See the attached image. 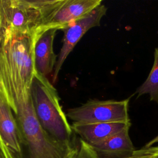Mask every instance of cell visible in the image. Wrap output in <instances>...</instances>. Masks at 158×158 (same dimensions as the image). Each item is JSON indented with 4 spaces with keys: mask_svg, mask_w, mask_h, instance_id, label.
Here are the masks:
<instances>
[{
    "mask_svg": "<svg viewBox=\"0 0 158 158\" xmlns=\"http://www.w3.org/2000/svg\"><path fill=\"white\" fill-rule=\"evenodd\" d=\"M35 36H15L0 42V96L15 114L17 107L30 94L36 73Z\"/></svg>",
    "mask_w": 158,
    "mask_h": 158,
    "instance_id": "obj_1",
    "label": "cell"
},
{
    "mask_svg": "<svg viewBox=\"0 0 158 158\" xmlns=\"http://www.w3.org/2000/svg\"><path fill=\"white\" fill-rule=\"evenodd\" d=\"M64 0H1L0 42L15 36H34Z\"/></svg>",
    "mask_w": 158,
    "mask_h": 158,
    "instance_id": "obj_2",
    "label": "cell"
},
{
    "mask_svg": "<svg viewBox=\"0 0 158 158\" xmlns=\"http://www.w3.org/2000/svg\"><path fill=\"white\" fill-rule=\"evenodd\" d=\"M15 115L21 133L23 158H70L75 144L58 141L42 127L30 94L19 103Z\"/></svg>",
    "mask_w": 158,
    "mask_h": 158,
    "instance_id": "obj_3",
    "label": "cell"
},
{
    "mask_svg": "<svg viewBox=\"0 0 158 158\" xmlns=\"http://www.w3.org/2000/svg\"><path fill=\"white\" fill-rule=\"evenodd\" d=\"M30 96L35 115L42 127L53 138L64 143L73 144V130L60 103V97L53 85L36 71Z\"/></svg>",
    "mask_w": 158,
    "mask_h": 158,
    "instance_id": "obj_4",
    "label": "cell"
},
{
    "mask_svg": "<svg viewBox=\"0 0 158 158\" xmlns=\"http://www.w3.org/2000/svg\"><path fill=\"white\" fill-rule=\"evenodd\" d=\"M129 101V98L121 101L89 99L80 106L68 109L66 115L73 123L78 124L130 122Z\"/></svg>",
    "mask_w": 158,
    "mask_h": 158,
    "instance_id": "obj_5",
    "label": "cell"
},
{
    "mask_svg": "<svg viewBox=\"0 0 158 158\" xmlns=\"http://www.w3.org/2000/svg\"><path fill=\"white\" fill-rule=\"evenodd\" d=\"M107 9L106 6L101 4L85 17L72 22L62 30L64 31L63 43L54 70L53 83L57 80L59 71L69 54L89 29L100 25L101 19L106 14Z\"/></svg>",
    "mask_w": 158,
    "mask_h": 158,
    "instance_id": "obj_6",
    "label": "cell"
},
{
    "mask_svg": "<svg viewBox=\"0 0 158 158\" xmlns=\"http://www.w3.org/2000/svg\"><path fill=\"white\" fill-rule=\"evenodd\" d=\"M14 112L0 96V146L4 158H23L22 136Z\"/></svg>",
    "mask_w": 158,
    "mask_h": 158,
    "instance_id": "obj_7",
    "label": "cell"
},
{
    "mask_svg": "<svg viewBox=\"0 0 158 158\" xmlns=\"http://www.w3.org/2000/svg\"><path fill=\"white\" fill-rule=\"evenodd\" d=\"M102 2L101 0H64L41 31L52 28L63 30L72 22L89 14Z\"/></svg>",
    "mask_w": 158,
    "mask_h": 158,
    "instance_id": "obj_8",
    "label": "cell"
},
{
    "mask_svg": "<svg viewBox=\"0 0 158 158\" xmlns=\"http://www.w3.org/2000/svg\"><path fill=\"white\" fill-rule=\"evenodd\" d=\"M57 29L48 28L35 35L34 59L36 70L46 77L54 70L56 56L53 49V43Z\"/></svg>",
    "mask_w": 158,
    "mask_h": 158,
    "instance_id": "obj_9",
    "label": "cell"
},
{
    "mask_svg": "<svg viewBox=\"0 0 158 158\" xmlns=\"http://www.w3.org/2000/svg\"><path fill=\"white\" fill-rule=\"evenodd\" d=\"M131 122H102L88 124L72 123V130L89 146L98 144L109 138L130 128Z\"/></svg>",
    "mask_w": 158,
    "mask_h": 158,
    "instance_id": "obj_10",
    "label": "cell"
},
{
    "mask_svg": "<svg viewBox=\"0 0 158 158\" xmlns=\"http://www.w3.org/2000/svg\"><path fill=\"white\" fill-rule=\"evenodd\" d=\"M127 128L108 139L91 146L98 158H129L136 149Z\"/></svg>",
    "mask_w": 158,
    "mask_h": 158,
    "instance_id": "obj_11",
    "label": "cell"
},
{
    "mask_svg": "<svg viewBox=\"0 0 158 158\" xmlns=\"http://www.w3.org/2000/svg\"><path fill=\"white\" fill-rule=\"evenodd\" d=\"M137 98L149 94L150 101L158 102V47L154 50V63L148 77L136 91Z\"/></svg>",
    "mask_w": 158,
    "mask_h": 158,
    "instance_id": "obj_12",
    "label": "cell"
},
{
    "mask_svg": "<svg viewBox=\"0 0 158 158\" xmlns=\"http://www.w3.org/2000/svg\"><path fill=\"white\" fill-rule=\"evenodd\" d=\"M70 158H98L91 146L79 138Z\"/></svg>",
    "mask_w": 158,
    "mask_h": 158,
    "instance_id": "obj_13",
    "label": "cell"
},
{
    "mask_svg": "<svg viewBox=\"0 0 158 158\" xmlns=\"http://www.w3.org/2000/svg\"><path fill=\"white\" fill-rule=\"evenodd\" d=\"M129 158H158V146L143 147L136 149Z\"/></svg>",
    "mask_w": 158,
    "mask_h": 158,
    "instance_id": "obj_14",
    "label": "cell"
},
{
    "mask_svg": "<svg viewBox=\"0 0 158 158\" xmlns=\"http://www.w3.org/2000/svg\"><path fill=\"white\" fill-rule=\"evenodd\" d=\"M158 143V135L156 136L155 138H154L152 139H151V141H149L148 143H146L145 144V147H150V146H153L154 144L155 143Z\"/></svg>",
    "mask_w": 158,
    "mask_h": 158,
    "instance_id": "obj_15",
    "label": "cell"
},
{
    "mask_svg": "<svg viewBox=\"0 0 158 158\" xmlns=\"http://www.w3.org/2000/svg\"><path fill=\"white\" fill-rule=\"evenodd\" d=\"M0 158H4V157L2 156H0Z\"/></svg>",
    "mask_w": 158,
    "mask_h": 158,
    "instance_id": "obj_16",
    "label": "cell"
}]
</instances>
